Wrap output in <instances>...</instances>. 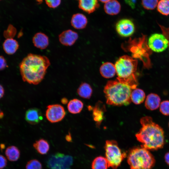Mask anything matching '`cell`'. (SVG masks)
<instances>
[{
    "instance_id": "45",
    "label": "cell",
    "mask_w": 169,
    "mask_h": 169,
    "mask_svg": "<svg viewBox=\"0 0 169 169\" xmlns=\"http://www.w3.org/2000/svg\"></svg>"
},
{
    "instance_id": "2",
    "label": "cell",
    "mask_w": 169,
    "mask_h": 169,
    "mask_svg": "<svg viewBox=\"0 0 169 169\" xmlns=\"http://www.w3.org/2000/svg\"><path fill=\"white\" fill-rule=\"evenodd\" d=\"M50 64L49 59L45 56L28 54L19 65L23 80L31 84H39L44 79Z\"/></svg>"
},
{
    "instance_id": "42",
    "label": "cell",
    "mask_w": 169,
    "mask_h": 169,
    "mask_svg": "<svg viewBox=\"0 0 169 169\" xmlns=\"http://www.w3.org/2000/svg\"><path fill=\"white\" fill-rule=\"evenodd\" d=\"M36 1L38 4H40L43 2V0H36Z\"/></svg>"
},
{
    "instance_id": "6",
    "label": "cell",
    "mask_w": 169,
    "mask_h": 169,
    "mask_svg": "<svg viewBox=\"0 0 169 169\" xmlns=\"http://www.w3.org/2000/svg\"><path fill=\"white\" fill-rule=\"evenodd\" d=\"M137 64V60L130 56L124 55L120 57L115 65L118 77L125 79L135 76Z\"/></svg>"
},
{
    "instance_id": "34",
    "label": "cell",
    "mask_w": 169,
    "mask_h": 169,
    "mask_svg": "<svg viewBox=\"0 0 169 169\" xmlns=\"http://www.w3.org/2000/svg\"><path fill=\"white\" fill-rule=\"evenodd\" d=\"M125 1L126 3L132 8H135L136 3V0H125Z\"/></svg>"
},
{
    "instance_id": "24",
    "label": "cell",
    "mask_w": 169,
    "mask_h": 169,
    "mask_svg": "<svg viewBox=\"0 0 169 169\" xmlns=\"http://www.w3.org/2000/svg\"><path fill=\"white\" fill-rule=\"evenodd\" d=\"M92 89L90 85L86 83H81L77 90V92L81 97L89 99L92 94Z\"/></svg>"
},
{
    "instance_id": "10",
    "label": "cell",
    "mask_w": 169,
    "mask_h": 169,
    "mask_svg": "<svg viewBox=\"0 0 169 169\" xmlns=\"http://www.w3.org/2000/svg\"><path fill=\"white\" fill-rule=\"evenodd\" d=\"M116 29L118 33L121 36L128 37L133 34L135 28L133 23L131 20L123 19L120 20L117 23Z\"/></svg>"
},
{
    "instance_id": "33",
    "label": "cell",
    "mask_w": 169,
    "mask_h": 169,
    "mask_svg": "<svg viewBox=\"0 0 169 169\" xmlns=\"http://www.w3.org/2000/svg\"><path fill=\"white\" fill-rule=\"evenodd\" d=\"M7 161L6 158L3 155H0V169H3L7 166Z\"/></svg>"
},
{
    "instance_id": "28",
    "label": "cell",
    "mask_w": 169,
    "mask_h": 169,
    "mask_svg": "<svg viewBox=\"0 0 169 169\" xmlns=\"http://www.w3.org/2000/svg\"><path fill=\"white\" fill-rule=\"evenodd\" d=\"M158 0H141L143 7L147 10H153L157 6Z\"/></svg>"
},
{
    "instance_id": "20",
    "label": "cell",
    "mask_w": 169,
    "mask_h": 169,
    "mask_svg": "<svg viewBox=\"0 0 169 169\" xmlns=\"http://www.w3.org/2000/svg\"><path fill=\"white\" fill-rule=\"evenodd\" d=\"M18 42L13 38H8L3 44V48L7 54L11 55L14 54L19 48Z\"/></svg>"
},
{
    "instance_id": "7",
    "label": "cell",
    "mask_w": 169,
    "mask_h": 169,
    "mask_svg": "<svg viewBox=\"0 0 169 169\" xmlns=\"http://www.w3.org/2000/svg\"><path fill=\"white\" fill-rule=\"evenodd\" d=\"M73 162L71 156L57 152L49 156L46 163L49 169H71Z\"/></svg>"
},
{
    "instance_id": "36",
    "label": "cell",
    "mask_w": 169,
    "mask_h": 169,
    "mask_svg": "<svg viewBox=\"0 0 169 169\" xmlns=\"http://www.w3.org/2000/svg\"><path fill=\"white\" fill-rule=\"evenodd\" d=\"M65 139L66 141L68 142H72V138L71 134L69 132L68 134L66 135Z\"/></svg>"
},
{
    "instance_id": "29",
    "label": "cell",
    "mask_w": 169,
    "mask_h": 169,
    "mask_svg": "<svg viewBox=\"0 0 169 169\" xmlns=\"http://www.w3.org/2000/svg\"><path fill=\"white\" fill-rule=\"evenodd\" d=\"M41 163L38 160L33 159L28 161L26 166V169H42Z\"/></svg>"
},
{
    "instance_id": "35",
    "label": "cell",
    "mask_w": 169,
    "mask_h": 169,
    "mask_svg": "<svg viewBox=\"0 0 169 169\" xmlns=\"http://www.w3.org/2000/svg\"><path fill=\"white\" fill-rule=\"evenodd\" d=\"M5 93V90L3 86L0 84V99L2 98Z\"/></svg>"
},
{
    "instance_id": "41",
    "label": "cell",
    "mask_w": 169,
    "mask_h": 169,
    "mask_svg": "<svg viewBox=\"0 0 169 169\" xmlns=\"http://www.w3.org/2000/svg\"><path fill=\"white\" fill-rule=\"evenodd\" d=\"M99 0L103 3H106L107 2H108L109 1H110V0Z\"/></svg>"
},
{
    "instance_id": "13",
    "label": "cell",
    "mask_w": 169,
    "mask_h": 169,
    "mask_svg": "<svg viewBox=\"0 0 169 169\" xmlns=\"http://www.w3.org/2000/svg\"><path fill=\"white\" fill-rule=\"evenodd\" d=\"M33 42L36 48L44 49H46L49 44V39L48 36L42 32L36 33L33 38Z\"/></svg>"
},
{
    "instance_id": "19",
    "label": "cell",
    "mask_w": 169,
    "mask_h": 169,
    "mask_svg": "<svg viewBox=\"0 0 169 169\" xmlns=\"http://www.w3.org/2000/svg\"><path fill=\"white\" fill-rule=\"evenodd\" d=\"M104 9L105 13L109 15H116L120 11L121 6L117 0H110L105 3Z\"/></svg>"
},
{
    "instance_id": "32",
    "label": "cell",
    "mask_w": 169,
    "mask_h": 169,
    "mask_svg": "<svg viewBox=\"0 0 169 169\" xmlns=\"http://www.w3.org/2000/svg\"><path fill=\"white\" fill-rule=\"evenodd\" d=\"M8 67L6 61L3 56L0 55V71Z\"/></svg>"
},
{
    "instance_id": "39",
    "label": "cell",
    "mask_w": 169,
    "mask_h": 169,
    "mask_svg": "<svg viewBox=\"0 0 169 169\" xmlns=\"http://www.w3.org/2000/svg\"><path fill=\"white\" fill-rule=\"evenodd\" d=\"M5 145L4 144H1L0 145V147L1 151H2L5 148Z\"/></svg>"
},
{
    "instance_id": "38",
    "label": "cell",
    "mask_w": 169,
    "mask_h": 169,
    "mask_svg": "<svg viewBox=\"0 0 169 169\" xmlns=\"http://www.w3.org/2000/svg\"><path fill=\"white\" fill-rule=\"evenodd\" d=\"M61 102L63 104L65 105L67 104L68 102V100L66 98L64 97L61 99Z\"/></svg>"
},
{
    "instance_id": "25",
    "label": "cell",
    "mask_w": 169,
    "mask_h": 169,
    "mask_svg": "<svg viewBox=\"0 0 169 169\" xmlns=\"http://www.w3.org/2000/svg\"><path fill=\"white\" fill-rule=\"evenodd\" d=\"M145 97V94L143 90L139 88H136L132 91L131 98V101L134 103L139 105L144 101Z\"/></svg>"
},
{
    "instance_id": "14",
    "label": "cell",
    "mask_w": 169,
    "mask_h": 169,
    "mask_svg": "<svg viewBox=\"0 0 169 169\" xmlns=\"http://www.w3.org/2000/svg\"><path fill=\"white\" fill-rule=\"evenodd\" d=\"M79 8L88 13H93L100 6L98 0H79Z\"/></svg>"
},
{
    "instance_id": "22",
    "label": "cell",
    "mask_w": 169,
    "mask_h": 169,
    "mask_svg": "<svg viewBox=\"0 0 169 169\" xmlns=\"http://www.w3.org/2000/svg\"><path fill=\"white\" fill-rule=\"evenodd\" d=\"M83 107V103L77 99L71 100L67 105V109L72 114L79 113L82 111Z\"/></svg>"
},
{
    "instance_id": "44",
    "label": "cell",
    "mask_w": 169,
    "mask_h": 169,
    "mask_svg": "<svg viewBox=\"0 0 169 169\" xmlns=\"http://www.w3.org/2000/svg\"><path fill=\"white\" fill-rule=\"evenodd\" d=\"M168 125H169V124H168Z\"/></svg>"
},
{
    "instance_id": "4",
    "label": "cell",
    "mask_w": 169,
    "mask_h": 169,
    "mask_svg": "<svg viewBox=\"0 0 169 169\" xmlns=\"http://www.w3.org/2000/svg\"><path fill=\"white\" fill-rule=\"evenodd\" d=\"M127 161L131 169H151L156 162L149 150L141 146L130 150Z\"/></svg>"
},
{
    "instance_id": "18",
    "label": "cell",
    "mask_w": 169,
    "mask_h": 169,
    "mask_svg": "<svg viewBox=\"0 0 169 169\" xmlns=\"http://www.w3.org/2000/svg\"><path fill=\"white\" fill-rule=\"evenodd\" d=\"M100 72L101 75L105 78H112L116 73L115 65L110 62L105 63L100 68Z\"/></svg>"
},
{
    "instance_id": "5",
    "label": "cell",
    "mask_w": 169,
    "mask_h": 169,
    "mask_svg": "<svg viewBox=\"0 0 169 169\" xmlns=\"http://www.w3.org/2000/svg\"><path fill=\"white\" fill-rule=\"evenodd\" d=\"M104 148L109 166L116 169L127 156L126 153L122 151L117 142L113 140H107Z\"/></svg>"
},
{
    "instance_id": "21",
    "label": "cell",
    "mask_w": 169,
    "mask_h": 169,
    "mask_svg": "<svg viewBox=\"0 0 169 169\" xmlns=\"http://www.w3.org/2000/svg\"><path fill=\"white\" fill-rule=\"evenodd\" d=\"M33 146L39 154L42 155L46 154L50 149V145L48 141L44 139H40L34 143Z\"/></svg>"
},
{
    "instance_id": "17",
    "label": "cell",
    "mask_w": 169,
    "mask_h": 169,
    "mask_svg": "<svg viewBox=\"0 0 169 169\" xmlns=\"http://www.w3.org/2000/svg\"><path fill=\"white\" fill-rule=\"evenodd\" d=\"M72 26L77 29H82L85 28L87 23V19L85 15L78 13L74 14L71 18Z\"/></svg>"
},
{
    "instance_id": "26",
    "label": "cell",
    "mask_w": 169,
    "mask_h": 169,
    "mask_svg": "<svg viewBox=\"0 0 169 169\" xmlns=\"http://www.w3.org/2000/svg\"><path fill=\"white\" fill-rule=\"evenodd\" d=\"M108 167L106 159L102 156L96 157L93 161L91 164L92 169H108Z\"/></svg>"
},
{
    "instance_id": "40",
    "label": "cell",
    "mask_w": 169,
    "mask_h": 169,
    "mask_svg": "<svg viewBox=\"0 0 169 169\" xmlns=\"http://www.w3.org/2000/svg\"><path fill=\"white\" fill-rule=\"evenodd\" d=\"M4 116V114L3 112L1 111L0 109V118L1 119Z\"/></svg>"
},
{
    "instance_id": "43",
    "label": "cell",
    "mask_w": 169,
    "mask_h": 169,
    "mask_svg": "<svg viewBox=\"0 0 169 169\" xmlns=\"http://www.w3.org/2000/svg\"><path fill=\"white\" fill-rule=\"evenodd\" d=\"M167 38V39H168V40H169V38Z\"/></svg>"
},
{
    "instance_id": "30",
    "label": "cell",
    "mask_w": 169,
    "mask_h": 169,
    "mask_svg": "<svg viewBox=\"0 0 169 169\" xmlns=\"http://www.w3.org/2000/svg\"><path fill=\"white\" fill-rule=\"evenodd\" d=\"M160 111L164 115H169V100H164L161 103Z\"/></svg>"
},
{
    "instance_id": "31",
    "label": "cell",
    "mask_w": 169,
    "mask_h": 169,
    "mask_svg": "<svg viewBox=\"0 0 169 169\" xmlns=\"http://www.w3.org/2000/svg\"><path fill=\"white\" fill-rule=\"evenodd\" d=\"M46 4L49 8H55L60 4L61 0H45Z\"/></svg>"
},
{
    "instance_id": "15",
    "label": "cell",
    "mask_w": 169,
    "mask_h": 169,
    "mask_svg": "<svg viewBox=\"0 0 169 169\" xmlns=\"http://www.w3.org/2000/svg\"><path fill=\"white\" fill-rule=\"evenodd\" d=\"M160 101L161 99L158 95L155 93H150L146 97L145 106L148 110H154L160 106Z\"/></svg>"
},
{
    "instance_id": "12",
    "label": "cell",
    "mask_w": 169,
    "mask_h": 169,
    "mask_svg": "<svg viewBox=\"0 0 169 169\" xmlns=\"http://www.w3.org/2000/svg\"><path fill=\"white\" fill-rule=\"evenodd\" d=\"M25 118L28 123L32 125L39 123L43 119L40 110L36 108H31L26 112Z\"/></svg>"
},
{
    "instance_id": "37",
    "label": "cell",
    "mask_w": 169,
    "mask_h": 169,
    "mask_svg": "<svg viewBox=\"0 0 169 169\" xmlns=\"http://www.w3.org/2000/svg\"><path fill=\"white\" fill-rule=\"evenodd\" d=\"M164 159L166 163L169 166V151L166 153L165 154Z\"/></svg>"
},
{
    "instance_id": "9",
    "label": "cell",
    "mask_w": 169,
    "mask_h": 169,
    "mask_svg": "<svg viewBox=\"0 0 169 169\" xmlns=\"http://www.w3.org/2000/svg\"><path fill=\"white\" fill-rule=\"evenodd\" d=\"M66 114V111L62 106L55 104L47 106L45 116L50 122L55 123L61 121L65 117Z\"/></svg>"
},
{
    "instance_id": "3",
    "label": "cell",
    "mask_w": 169,
    "mask_h": 169,
    "mask_svg": "<svg viewBox=\"0 0 169 169\" xmlns=\"http://www.w3.org/2000/svg\"><path fill=\"white\" fill-rule=\"evenodd\" d=\"M140 122L142 127L135 136L137 140L141 143V146L152 151L162 148L165 142L163 129L153 122L150 116L142 117Z\"/></svg>"
},
{
    "instance_id": "1",
    "label": "cell",
    "mask_w": 169,
    "mask_h": 169,
    "mask_svg": "<svg viewBox=\"0 0 169 169\" xmlns=\"http://www.w3.org/2000/svg\"><path fill=\"white\" fill-rule=\"evenodd\" d=\"M137 85L136 76L125 79L117 77L115 80L109 81L104 90L107 104L118 106L128 105L131 101V92Z\"/></svg>"
},
{
    "instance_id": "23",
    "label": "cell",
    "mask_w": 169,
    "mask_h": 169,
    "mask_svg": "<svg viewBox=\"0 0 169 169\" xmlns=\"http://www.w3.org/2000/svg\"><path fill=\"white\" fill-rule=\"evenodd\" d=\"M7 158L10 161H17L19 158L20 152L19 149L14 146H8L5 152Z\"/></svg>"
},
{
    "instance_id": "16",
    "label": "cell",
    "mask_w": 169,
    "mask_h": 169,
    "mask_svg": "<svg viewBox=\"0 0 169 169\" xmlns=\"http://www.w3.org/2000/svg\"><path fill=\"white\" fill-rule=\"evenodd\" d=\"M105 105L102 102H98L93 110V116L94 120L99 125L104 118V114L105 111Z\"/></svg>"
},
{
    "instance_id": "8",
    "label": "cell",
    "mask_w": 169,
    "mask_h": 169,
    "mask_svg": "<svg viewBox=\"0 0 169 169\" xmlns=\"http://www.w3.org/2000/svg\"><path fill=\"white\" fill-rule=\"evenodd\" d=\"M148 44L152 51L159 53L165 50L169 46V41L164 34L155 33L149 37Z\"/></svg>"
},
{
    "instance_id": "11",
    "label": "cell",
    "mask_w": 169,
    "mask_h": 169,
    "mask_svg": "<svg viewBox=\"0 0 169 169\" xmlns=\"http://www.w3.org/2000/svg\"><path fill=\"white\" fill-rule=\"evenodd\" d=\"M78 38V33L70 29L63 31L59 36L60 43L65 46H71L74 44Z\"/></svg>"
},
{
    "instance_id": "27",
    "label": "cell",
    "mask_w": 169,
    "mask_h": 169,
    "mask_svg": "<svg viewBox=\"0 0 169 169\" xmlns=\"http://www.w3.org/2000/svg\"><path fill=\"white\" fill-rule=\"evenodd\" d=\"M157 11L161 14L167 16L169 15V0H160L157 5Z\"/></svg>"
}]
</instances>
